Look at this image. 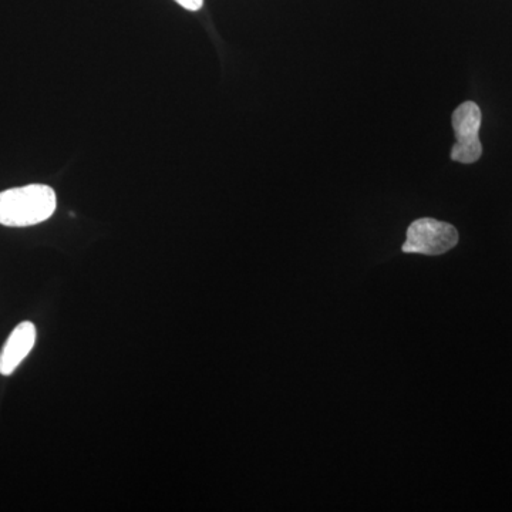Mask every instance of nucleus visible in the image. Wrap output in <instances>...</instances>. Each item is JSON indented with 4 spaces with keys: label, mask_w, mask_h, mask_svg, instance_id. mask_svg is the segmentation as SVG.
<instances>
[{
    "label": "nucleus",
    "mask_w": 512,
    "mask_h": 512,
    "mask_svg": "<svg viewBox=\"0 0 512 512\" xmlns=\"http://www.w3.org/2000/svg\"><path fill=\"white\" fill-rule=\"evenodd\" d=\"M56 192L49 185L30 184L0 192V225L12 228L42 224L55 214Z\"/></svg>",
    "instance_id": "nucleus-1"
},
{
    "label": "nucleus",
    "mask_w": 512,
    "mask_h": 512,
    "mask_svg": "<svg viewBox=\"0 0 512 512\" xmlns=\"http://www.w3.org/2000/svg\"><path fill=\"white\" fill-rule=\"evenodd\" d=\"M36 326L32 322H22L13 329L0 352V375L10 376L22 365L36 343Z\"/></svg>",
    "instance_id": "nucleus-4"
},
{
    "label": "nucleus",
    "mask_w": 512,
    "mask_h": 512,
    "mask_svg": "<svg viewBox=\"0 0 512 512\" xmlns=\"http://www.w3.org/2000/svg\"><path fill=\"white\" fill-rule=\"evenodd\" d=\"M458 244L457 229L447 222L420 218L407 229L402 251L406 254L443 255Z\"/></svg>",
    "instance_id": "nucleus-2"
},
{
    "label": "nucleus",
    "mask_w": 512,
    "mask_h": 512,
    "mask_svg": "<svg viewBox=\"0 0 512 512\" xmlns=\"http://www.w3.org/2000/svg\"><path fill=\"white\" fill-rule=\"evenodd\" d=\"M175 2L183 6L184 9L190 10V12H197L204 5V0H175Z\"/></svg>",
    "instance_id": "nucleus-5"
},
{
    "label": "nucleus",
    "mask_w": 512,
    "mask_h": 512,
    "mask_svg": "<svg viewBox=\"0 0 512 512\" xmlns=\"http://www.w3.org/2000/svg\"><path fill=\"white\" fill-rule=\"evenodd\" d=\"M481 110L474 101L458 106L453 113L456 144L451 148V160L461 164L477 163L483 156L480 141Z\"/></svg>",
    "instance_id": "nucleus-3"
}]
</instances>
